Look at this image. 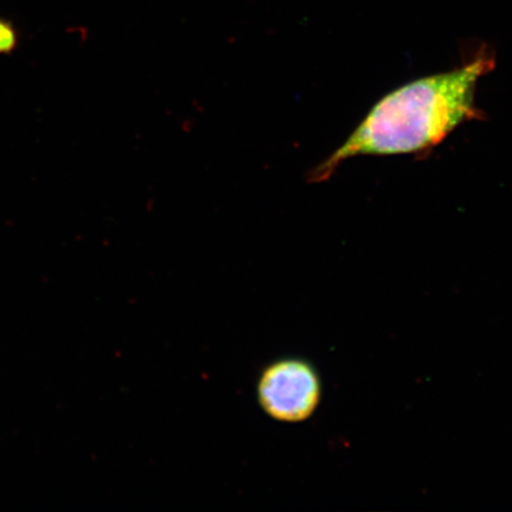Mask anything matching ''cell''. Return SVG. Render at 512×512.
I'll list each match as a JSON object with an SVG mask.
<instances>
[{
	"instance_id": "3957f363",
	"label": "cell",
	"mask_w": 512,
	"mask_h": 512,
	"mask_svg": "<svg viewBox=\"0 0 512 512\" xmlns=\"http://www.w3.org/2000/svg\"><path fill=\"white\" fill-rule=\"evenodd\" d=\"M19 43L18 30L15 24L6 18H0V55H11Z\"/></svg>"
},
{
	"instance_id": "7a4b0ae2",
	"label": "cell",
	"mask_w": 512,
	"mask_h": 512,
	"mask_svg": "<svg viewBox=\"0 0 512 512\" xmlns=\"http://www.w3.org/2000/svg\"><path fill=\"white\" fill-rule=\"evenodd\" d=\"M322 384L315 368L298 358L274 362L261 374L258 399L271 418L283 422H300L315 413Z\"/></svg>"
},
{
	"instance_id": "6da1fadb",
	"label": "cell",
	"mask_w": 512,
	"mask_h": 512,
	"mask_svg": "<svg viewBox=\"0 0 512 512\" xmlns=\"http://www.w3.org/2000/svg\"><path fill=\"white\" fill-rule=\"evenodd\" d=\"M494 51L480 48L470 61L425 76L386 94L347 140L309 172L307 181H328L348 159L426 152L467 121L483 118L476 105L478 82L495 68Z\"/></svg>"
}]
</instances>
